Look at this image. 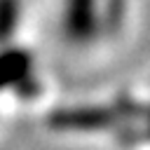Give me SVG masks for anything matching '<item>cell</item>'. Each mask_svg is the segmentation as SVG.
<instances>
[{
  "instance_id": "cell-3",
  "label": "cell",
  "mask_w": 150,
  "mask_h": 150,
  "mask_svg": "<svg viewBox=\"0 0 150 150\" xmlns=\"http://www.w3.org/2000/svg\"><path fill=\"white\" fill-rule=\"evenodd\" d=\"M61 30L75 45H87L101 35V0H63Z\"/></svg>"
},
{
  "instance_id": "cell-4",
  "label": "cell",
  "mask_w": 150,
  "mask_h": 150,
  "mask_svg": "<svg viewBox=\"0 0 150 150\" xmlns=\"http://www.w3.org/2000/svg\"><path fill=\"white\" fill-rule=\"evenodd\" d=\"M21 0H0V45L12 42L21 23Z\"/></svg>"
},
{
  "instance_id": "cell-5",
  "label": "cell",
  "mask_w": 150,
  "mask_h": 150,
  "mask_svg": "<svg viewBox=\"0 0 150 150\" xmlns=\"http://www.w3.org/2000/svg\"><path fill=\"white\" fill-rule=\"evenodd\" d=\"M129 12V0H101V35L115 33Z\"/></svg>"
},
{
  "instance_id": "cell-2",
  "label": "cell",
  "mask_w": 150,
  "mask_h": 150,
  "mask_svg": "<svg viewBox=\"0 0 150 150\" xmlns=\"http://www.w3.org/2000/svg\"><path fill=\"white\" fill-rule=\"evenodd\" d=\"M14 91L21 98H33L40 91L35 75V56L28 47L12 42L0 45V91Z\"/></svg>"
},
{
  "instance_id": "cell-1",
  "label": "cell",
  "mask_w": 150,
  "mask_h": 150,
  "mask_svg": "<svg viewBox=\"0 0 150 150\" xmlns=\"http://www.w3.org/2000/svg\"><path fill=\"white\" fill-rule=\"evenodd\" d=\"M143 108L138 101L129 96H120L110 105H73L59 108L52 112L49 124L63 131H105L117 129L131 117H143Z\"/></svg>"
},
{
  "instance_id": "cell-6",
  "label": "cell",
  "mask_w": 150,
  "mask_h": 150,
  "mask_svg": "<svg viewBox=\"0 0 150 150\" xmlns=\"http://www.w3.org/2000/svg\"><path fill=\"white\" fill-rule=\"evenodd\" d=\"M143 122H145V134L150 136V105L143 108Z\"/></svg>"
}]
</instances>
